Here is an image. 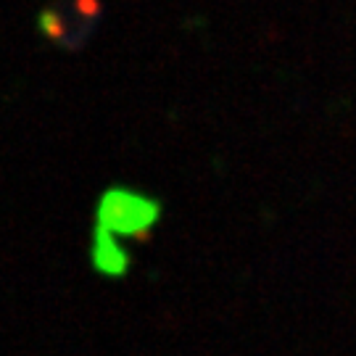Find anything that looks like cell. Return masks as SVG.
<instances>
[{
	"instance_id": "6da1fadb",
	"label": "cell",
	"mask_w": 356,
	"mask_h": 356,
	"mask_svg": "<svg viewBox=\"0 0 356 356\" xmlns=\"http://www.w3.org/2000/svg\"><path fill=\"white\" fill-rule=\"evenodd\" d=\"M153 222V209L148 201L127 193H108L101 209V227L108 235H138Z\"/></svg>"
},
{
	"instance_id": "7a4b0ae2",
	"label": "cell",
	"mask_w": 356,
	"mask_h": 356,
	"mask_svg": "<svg viewBox=\"0 0 356 356\" xmlns=\"http://www.w3.org/2000/svg\"><path fill=\"white\" fill-rule=\"evenodd\" d=\"M92 13H95V3L90 0H76L69 3L66 8H53L45 13V32L48 38L58 40V42H79L88 35V24H92Z\"/></svg>"
}]
</instances>
